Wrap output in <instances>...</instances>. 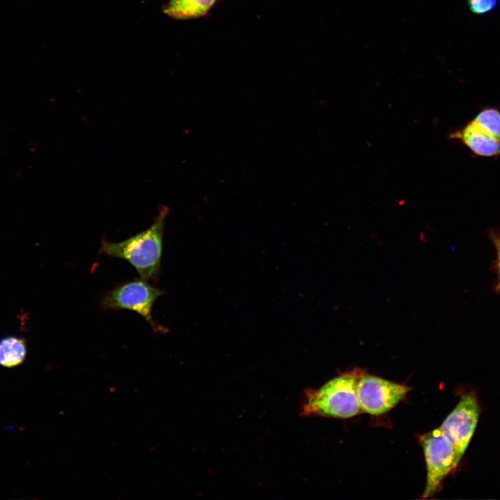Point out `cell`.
Masks as SVG:
<instances>
[{
	"mask_svg": "<svg viewBox=\"0 0 500 500\" xmlns=\"http://www.w3.org/2000/svg\"><path fill=\"white\" fill-rule=\"evenodd\" d=\"M162 208L147 229L119 242L102 240L100 253L128 261L144 281H155L160 273L165 220L167 214Z\"/></svg>",
	"mask_w": 500,
	"mask_h": 500,
	"instance_id": "obj_1",
	"label": "cell"
},
{
	"mask_svg": "<svg viewBox=\"0 0 500 500\" xmlns=\"http://www.w3.org/2000/svg\"><path fill=\"white\" fill-rule=\"evenodd\" d=\"M218 0H169L162 11L177 19H190L206 15Z\"/></svg>",
	"mask_w": 500,
	"mask_h": 500,
	"instance_id": "obj_8",
	"label": "cell"
},
{
	"mask_svg": "<svg viewBox=\"0 0 500 500\" xmlns=\"http://www.w3.org/2000/svg\"><path fill=\"white\" fill-rule=\"evenodd\" d=\"M411 390L404 385L368 374L360 369L356 392L362 412L378 416L403 400Z\"/></svg>",
	"mask_w": 500,
	"mask_h": 500,
	"instance_id": "obj_5",
	"label": "cell"
},
{
	"mask_svg": "<svg viewBox=\"0 0 500 500\" xmlns=\"http://www.w3.org/2000/svg\"><path fill=\"white\" fill-rule=\"evenodd\" d=\"M165 292L143 279H135L121 283L107 292L100 301L101 310L126 309L134 311L142 317L155 333L167 331L152 316V308L157 299Z\"/></svg>",
	"mask_w": 500,
	"mask_h": 500,
	"instance_id": "obj_3",
	"label": "cell"
},
{
	"mask_svg": "<svg viewBox=\"0 0 500 500\" xmlns=\"http://www.w3.org/2000/svg\"><path fill=\"white\" fill-rule=\"evenodd\" d=\"M473 121L492 136L500 140V112L497 110H483Z\"/></svg>",
	"mask_w": 500,
	"mask_h": 500,
	"instance_id": "obj_10",
	"label": "cell"
},
{
	"mask_svg": "<svg viewBox=\"0 0 500 500\" xmlns=\"http://www.w3.org/2000/svg\"><path fill=\"white\" fill-rule=\"evenodd\" d=\"M359 371L341 373L318 389L307 390L302 415L346 419L362 413L356 392Z\"/></svg>",
	"mask_w": 500,
	"mask_h": 500,
	"instance_id": "obj_2",
	"label": "cell"
},
{
	"mask_svg": "<svg viewBox=\"0 0 500 500\" xmlns=\"http://www.w3.org/2000/svg\"><path fill=\"white\" fill-rule=\"evenodd\" d=\"M467 3L473 13L483 15L494 9L498 3V0H467Z\"/></svg>",
	"mask_w": 500,
	"mask_h": 500,
	"instance_id": "obj_11",
	"label": "cell"
},
{
	"mask_svg": "<svg viewBox=\"0 0 500 500\" xmlns=\"http://www.w3.org/2000/svg\"><path fill=\"white\" fill-rule=\"evenodd\" d=\"M426 467V481L422 498L433 497L443 479L459 463L456 448L448 437L438 427L419 436Z\"/></svg>",
	"mask_w": 500,
	"mask_h": 500,
	"instance_id": "obj_4",
	"label": "cell"
},
{
	"mask_svg": "<svg viewBox=\"0 0 500 500\" xmlns=\"http://www.w3.org/2000/svg\"><path fill=\"white\" fill-rule=\"evenodd\" d=\"M479 406L476 395L463 394L454 409L439 426L456 448L461 459L476 427Z\"/></svg>",
	"mask_w": 500,
	"mask_h": 500,
	"instance_id": "obj_6",
	"label": "cell"
},
{
	"mask_svg": "<svg viewBox=\"0 0 500 500\" xmlns=\"http://www.w3.org/2000/svg\"><path fill=\"white\" fill-rule=\"evenodd\" d=\"M451 137L460 140L478 156L490 157L500 155V140L492 136L473 120L462 129L452 133Z\"/></svg>",
	"mask_w": 500,
	"mask_h": 500,
	"instance_id": "obj_7",
	"label": "cell"
},
{
	"mask_svg": "<svg viewBox=\"0 0 500 500\" xmlns=\"http://www.w3.org/2000/svg\"><path fill=\"white\" fill-rule=\"evenodd\" d=\"M26 347L22 338L7 337L0 340V365L12 367L20 365L25 359Z\"/></svg>",
	"mask_w": 500,
	"mask_h": 500,
	"instance_id": "obj_9",
	"label": "cell"
}]
</instances>
